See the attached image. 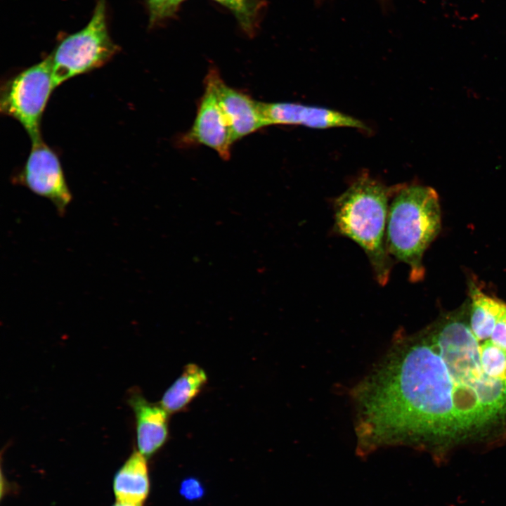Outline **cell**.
<instances>
[{
  "label": "cell",
  "instance_id": "obj_1",
  "mask_svg": "<svg viewBox=\"0 0 506 506\" xmlns=\"http://www.w3.org/2000/svg\"><path fill=\"white\" fill-rule=\"evenodd\" d=\"M368 405L392 444L446 449L506 434V306L469 301L401 337L370 373Z\"/></svg>",
  "mask_w": 506,
  "mask_h": 506
},
{
  "label": "cell",
  "instance_id": "obj_2",
  "mask_svg": "<svg viewBox=\"0 0 506 506\" xmlns=\"http://www.w3.org/2000/svg\"><path fill=\"white\" fill-rule=\"evenodd\" d=\"M398 186H388L363 174L333 204L334 231L363 249L381 285L389 281L392 268L386 230L390 200Z\"/></svg>",
  "mask_w": 506,
  "mask_h": 506
},
{
  "label": "cell",
  "instance_id": "obj_3",
  "mask_svg": "<svg viewBox=\"0 0 506 506\" xmlns=\"http://www.w3.org/2000/svg\"><path fill=\"white\" fill-rule=\"evenodd\" d=\"M441 226L436 190L419 184H399L389 203L386 245L388 253L409 267V279L422 280L423 255Z\"/></svg>",
  "mask_w": 506,
  "mask_h": 506
},
{
  "label": "cell",
  "instance_id": "obj_4",
  "mask_svg": "<svg viewBox=\"0 0 506 506\" xmlns=\"http://www.w3.org/2000/svg\"><path fill=\"white\" fill-rule=\"evenodd\" d=\"M118 51L108 31L105 0H98L87 25L63 38L48 56L56 87L101 67Z\"/></svg>",
  "mask_w": 506,
  "mask_h": 506
},
{
  "label": "cell",
  "instance_id": "obj_5",
  "mask_svg": "<svg viewBox=\"0 0 506 506\" xmlns=\"http://www.w3.org/2000/svg\"><path fill=\"white\" fill-rule=\"evenodd\" d=\"M55 88L48 56L14 74L2 84L1 112L18 121L32 143L42 139V116Z\"/></svg>",
  "mask_w": 506,
  "mask_h": 506
},
{
  "label": "cell",
  "instance_id": "obj_6",
  "mask_svg": "<svg viewBox=\"0 0 506 506\" xmlns=\"http://www.w3.org/2000/svg\"><path fill=\"white\" fill-rule=\"evenodd\" d=\"M15 180L49 200L60 214L65 212L72 200L59 158L42 139L32 143L27 159Z\"/></svg>",
  "mask_w": 506,
  "mask_h": 506
},
{
  "label": "cell",
  "instance_id": "obj_7",
  "mask_svg": "<svg viewBox=\"0 0 506 506\" xmlns=\"http://www.w3.org/2000/svg\"><path fill=\"white\" fill-rule=\"evenodd\" d=\"M204 84L196 116L191 128L183 136V142L208 147L226 160L231 157L234 143L231 130L214 91L209 84Z\"/></svg>",
  "mask_w": 506,
  "mask_h": 506
},
{
  "label": "cell",
  "instance_id": "obj_8",
  "mask_svg": "<svg viewBox=\"0 0 506 506\" xmlns=\"http://www.w3.org/2000/svg\"><path fill=\"white\" fill-rule=\"evenodd\" d=\"M214 91L228 122L234 143L267 126L261 102L228 86L219 72L210 69L205 78Z\"/></svg>",
  "mask_w": 506,
  "mask_h": 506
},
{
  "label": "cell",
  "instance_id": "obj_9",
  "mask_svg": "<svg viewBox=\"0 0 506 506\" xmlns=\"http://www.w3.org/2000/svg\"><path fill=\"white\" fill-rule=\"evenodd\" d=\"M267 126L301 125L315 129L351 127L368 130L361 121L341 112L300 103L261 102Z\"/></svg>",
  "mask_w": 506,
  "mask_h": 506
},
{
  "label": "cell",
  "instance_id": "obj_10",
  "mask_svg": "<svg viewBox=\"0 0 506 506\" xmlns=\"http://www.w3.org/2000/svg\"><path fill=\"white\" fill-rule=\"evenodd\" d=\"M128 401L135 415L137 450L150 458L167 440L169 413L160 404L148 401L139 391L133 390Z\"/></svg>",
  "mask_w": 506,
  "mask_h": 506
},
{
  "label": "cell",
  "instance_id": "obj_11",
  "mask_svg": "<svg viewBox=\"0 0 506 506\" xmlns=\"http://www.w3.org/2000/svg\"><path fill=\"white\" fill-rule=\"evenodd\" d=\"M146 459L134 450L113 477L112 489L117 500L142 505L150 491Z\"/></svg>",
  "mask_w": 506,
  "mask_h": 506
},
{
  "label": "cell",
  "instance_id": "obj_12",
  "mask_svg": "<svg viewBox=\"0 0 506 506\" xmlns=\"http://www.w3.org/2000/svg\"><path fill=\"white\" fill-rule=\"evenodd\" d=\"M207 382L204 370L196 364L189 363L165 391L160 404L169 413L180 412L190 403Z\"/></svg>",
  "mask_w": 506,
  "mask_h": 506
},
{
  "label": "cell",
  "instance_id": "obj_13",
  "mask_svg": "<svg viewBox=\"0 0 506 506\" xmlns=\"http://www.w3.org/2000/svg\"><path fill=\"white\" fill-rule=\"evenodd\" d=\"M227 8L235 17L242 30L253 36L259 28L264 7L263 0H213Z\"/></svg>",
  "mask_w": 506,
  "mask_h": 506
},
{
  "label": "cell",
  "instance_id": "obj_14",
  "mask_svg": "<svg viewBox=\"0 0 506 506\" xmlns=\"http://www.w3.org/2000/svg\"><path fill=\"white\" fill-rule=\"evenodd\" d=\"M145 2L149 13L150 27H153L175 14L171 0H145Z\"/></svg>",
  "mask_w": 506,
  "mask_h": 506
},
{
  "label": "cell",
  "instance_id": "obj_15",
  "mask_svg": "<svg viewBox=\"0 0 506 506\" xmlns=\"http://www.w3.org/2000/svg\"><path fill=\"white\" fill-rule=\"evenodd\" d=\"M180 493L186 499L190 500H197L204 494L202 484L195 478L186 479L181 484Z\"/></svg>",
  "mask_w": 506,
  "mask_h": 506
},
{
  "label": "cell",
  "instance_id": "obj_16",
  "mask_svg": "<svg viewBox=\"0 0 506 506\" xmlns=\"http://www.w3.org/2000/svg\"><path fill=\"white\" fill-rule=\"evenodd\" d=\"M112 506H142V505H137L116 500V502Z\"/></svg>",
  "mask_w": 506,
  "mask_h": 506
},
{
  "label": "cell",
  "instance_id": "obj_17",
  "mask_svg": "<svg viewBox=\"0 0 506 506\" xmlns=\"http://www.w3.org/2000/svg\"><path fill=\"white\" fill-rule=\"evenodd\" d=\"M184 1L185 0H171L172 8L175 13L178 10L179 5Z\"/></svg>",
  "mask_w": 506,
  "mask_h": 506
},
{
  "label": "cell",
  "instance_id": "obj_18",
  "mask_svg": "<svg viewBox=\"0 0 506 506\" xmlns=\"http://www.w3.org/2000/svg\"><path fill=\"white\" fill-rule=\"evenodd\" d=\"M316 1H319V2H321V1H324V0H316Z\"/></svg>",
  "mask_w": 506,
  "mask_h": 506
}]
</instances>
